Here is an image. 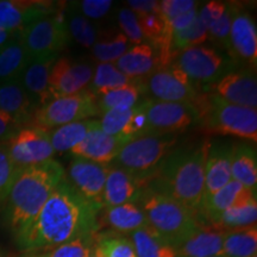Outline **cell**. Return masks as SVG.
<instances>
[{
  "label": "cell",
  "mask_w": 257,
  "mask_h": 257,
  "mask_svg": "<svg viewBox=\"0 0 257 257\" xmlns=\"http://www.w3.org/2000/svg\"><path fill=\"white\" fill-rule=\"evenodd\" d=\"M134 107L114 108V110H110L102 113L101 119L99 121L101 130L110 136L123 137L125 128H126L128 121L131 119V115L134 113Z\"/></svg>",
  "instance_id": "ab89813d"
},
{
  "label": "cell",
  "mask_w": 257,
  "mask_h": 257,
  "mask_svg": "<svg viewBox=\"0 0 257 257\" xmlns=\"http://www.w3.org/2000/svg\"><path fill=\"white\" fill-rule=\"evenodd\" d=\"M233 144L230 142H211L205 165L204 202L232 180L231 159Z\"/></svg>",
  "instance_id": "ffe728a7"
},
{
  "label": "cell",
  "mask_w": 257,
  "mask_h": 257,
  "mask_svg": "<svg viewBox=\"0 0 257 257\" xmlns=\"http://www.w3.org/2000/svg\"><path fill=\"white\" fill-rule=\"evenodd\" d=\"M210 143L205 140L191 147L175 148L150 176L147 188L200 214Z\"/></svg>",
  "instance_id": "7a4b0ae2"
},
{
  "label": "cell",
  "mask_w": 257,
  "mask_h": 257,
  "mask_svg": "<svg viewBox=\"0 0 257 257\" xmlns=\"http://www.w3.org/2000/svg\"><path fill=\"white\" fill-rule=\"evenodd\" d=\"M144 80H137L134 83L123 87L108 89L95 95L99 113L114 110V108H131L141 101V96L146 92Z\"/></svg>",
  "instance_id": "f1b7e54d"
},
{
  "label": "cell",
  "mask_w": 257,
  "mask_h": 257,
  "mask_svg": "<svg viewBox=\"0 0 257 257\" xmlns=\"http://www.w3.org/2000/svg\"><path fill=\"white\" fill-rule=\"evenodd\" d=\"M118 23L121 29V34L127 38L134 46L142 44L146 42L144 36L141 30L140 23H138V17L133 10L130 9H121L118 14Z\"/></svg>",
  "instance_id": "7bdbcfd3"
},
{
  "label": "cell",
  "mask_w": 257,
  "mask_h": 257,
  "mask_svg": "<svg viewBox=\"0 0 257 257\" xmlns=\"http://www.w3.org/2000/svg\"><path fill=\"white\" fill-rule=\"evenodd\" d=\"M149 134L178 135L197 121V111L192 104L167 102L146 99L142 100Z\"/></svg>",
  "instance_id": "30bf717a"
},
{
  "label": "cell",
  "mask_w": 257,
  "mask_h": 257,
  "mask_svg": "<svg viewBox=\"0 0 257 257\" xmlns=\"http://www.w3.org/2000/svg\"><path fill=\"white\" fill-rule=\"evenodd\" d=\"M0 257H5V256H4V253H3L2 251H0Z\"/></svg>",
  "instance_id": "db71d44e"
},
{
  "label": "cell",
  "mask_w": 257,
  "mask_h": 257,
  "mask_svg": "<svg viewBox=\"0 0 257 257\" xmlns=\"http://www.w3.org/2000/svg\"><path fill=\"white\" fill-rule=\"evenodd\" d=\"M252 257H257V253H256V255H253V256H252Z\"/></svg>",
  "instance_id": "9f6ffc18"
},
{
  "label": "cell",
  "mask_w": 257,
  "mask_h": 257,
  "mask_svg": "<svg viewBox=\"0 0 257 257\" xmlns=\"http://www.w3.org/2000/svg\"><path fill=\"white\" fill-rule=\"evenodd\" d=\"M94 248L100 257H137L128 237L119 233H95Z\"/></svg>",
  "instance_id": "e575fe53"
},
{
  "label": "cell",
  "mask_w": 257,
  "mask_h": 257,
  "mask_svg": "<svg viewBox=\"0 0 257 257\" xmlns=\"http://www.w3.org/2000/svg\"><path fill=\"white\" fill-rule=\"evenodd\" d=\"M19 128L22 127L11 115L0 110V144L9 142Z\"/></svg>",
  "instance_id": "7dc6e473"
},
{
  "label": "cell",
  "mask_w": 257,
  "mask_h": 257,
  "mask_svg": "<svg viewBox=\"0 0 257 257\" xmlns=\"http://www.w3.org/2000/svg\"><path fill=\"white\" fill-rule=\"evenodd\" d=\"M30 62V56L17 37L0 49V83L19 81L22 73Z\"/></svg>",
  "instance_id": "83f0119b"
},
{
  "label": "cell",
  "mask_w": 257,
  "mask_h": 257,
  "mask_svg": "<svg viewBox=\"0 0 257 257\" xmlns=\"http://www.w3.org/2000/svg\"><path fill=\"white\" fill-rule=\"evenodd\" d=\"M63 178V167L55 160L18 170L4 210L5 224L15 237L35 219Z\"/></svg>",
  "instance_id": "3957f363"
},
{
  "label": "cell",
  "mask_w": 257,
  "mask_h": 257,
  "mask_svg": "<svg viewBox=\"0 0 257 257\" xmlns=\"http://www.w3.org/2000/svg\"><path fill=\"white\" fill-rule=\"evenodd\" d=\"M101 208L81 197L64 176L35 219L15 239L23 251L34 253L95 233Z\"/></svg>",
  "instance_id": "6da1fadb"
},
{
  "label": "cell",
  "mask_w": 257,
  "mask_h": 257,
  "mask_svg": "<svg viewBox=\"0 0 257 257\" xmlns=\"http://www.w3.org/2000/svg\"><path fill=\"white\" fill-rule=\"evenodd\" d=\"M66 24L69 36H72L80 46L83 48L94 46L98 38V31L89 19L83 17L76 10H73L67 15Z\"/></svg>",
  "instance_id": "74e56055"
},
{
  "label": "cell",
  "mask_w": 257,
  "mask_h": 257,
  "mask_svg": "<svg viewBox=\"0 0 257 257\" xmlns=\"http://www.w3.org/2000/svg\"><path fill=\"white\" fill-rule=\"evenodd\" d=\"M69 37L66 19L57 11L32 22L19 31V38L30 60L59 55L68 44Z\"/></svg>",
  "instance_id": "ba28073f"
},
{
  "label": "cell",
  "mask_w": 257,
  "mask_h": 257,
  "mask_svg": "<svg viewBox=\"0 0 257 257\" xmlns=\"http://www.w3.org/2000/svg\"><path fill=\"white\" fill-rule=\"evenodd\" d=\"M130 140L121 136H110L101 130L99 120L93 121L92 127L81 142L70 150L76 159H83L100 165H111L121 147Z\"/></svg>",
  "instance_id": "9a60e30c"
},
{
  "label": "cell",
  "mask_w": 257,
  "mask_h": 257,
  "mask_svg": "<svg viewBox=\"0 0 257 257\" xmlns=\"http://www.w3.org/2000/svg\"><path fill=\"white\" fill-rule=\"evenodd\" d=\"M108 168V166L74 157L69 165L67 180L86 200L102 207V193Z\"/></svg>",
  "instance_id": "2e32d148"
},
{
  "label": "cell",
  "mask_w": 257,
  "mask_h": 257,
  "mask_svg": "<svg viewBox=\"0 0 257 257\" xmlns=\"http://www.w3.org/2000/svg\"><path fill=\"white\" fill-rule=\"evenodd\" d=\"M198 18V8L197 9H193L191 11L186 12V14H182L175 17L172 21L166 22L167 25H168L169 30L172 32L175 31H180V30H184V29L191 27V25L197 21Z\"/></svg>",
  "instance_id": "681fc988"
},
{
  "label": "cell",
  "mask_w": 257,
  "mask_h": 257,
  "mask_svg": "<svg viewBox=\"0 0 257 257\" xmlns=\"http://www.w3.org/2000/svg\"><path fill=\"white\" fill-rule=\"evenodd\" d=\"M19 34V31L17 32H10V31H2L0 30V49L3 47H5L9 42H11L14 38L17 37V35Z\"/></svg>",
  "instance_id": "f907efd6"
},
{
  "label": "cell",
  "mask_w": 257,
  "mask_h": 257,
  "mask_svg": "<svg viewBox=\"0 0 257 257\" xmlns=\"http://www.w3.org/2000/svg\"><path fill=\"white\" fill-rule=\"evenodd\" d=\"M213 93L231 104L257 107V81L252 70H231L214 83Z\"/></svg>",
  "instance_id": "ac0fdd59"
},
{
  "label": "cell",
  "mask_w": 257,
  "mask_h": 257,
  "mask_svg": "<svg viewBox=\"0 0 257 257\" xmlns=\"http://www.w3.org/2000/svg\"><path fill=\"white\" fill-rule=\"evenodd\" d=\"M229 54L234 60L242 62L250 70H255L257 64V30L251 16L239 5L234 4L231 22Z\"/></svg>",
  "instance_id": "5bb4252c"
},
{
  "label": "cell",
  "mask_w": 257,
  "mask_h": 257,
  "mask_svg": "<svg viewBox=\"0 0 257 257\" xmlns=\"http://www.w3.org/2000/svg\"><path fill=\"white\" fill-rule=\"evenodd\" d=\"M95 233L86 234L51 249L34 253H37L41 257H88L94 248Z\"/></svg>",
  "instance_id": "f35d334b"
},
{
  "label": "cell",
  "mask_w": 257,
  "mask_h": 257,
  "mask_svg": "<svg viewBox=\"0 0 257 257\" xmlns=\"http://www.w3.org/2000/svg\"><path fill=\"white\" fill-rule=\"evenodd\" d=\"M257 251L256 225L245 229L230 230L223 243L224 257H252Z\"/></svg>",
  "instance_id": "4dcf8cb0"
},
{
  "label": "cell",
  "mask_w": 257,
  "mask_h": 257,
  "mask_svg": "<svg viewBox=\"0 0 257 257\" xmlns=\"http://www.w3.org/2000/svg\"><path fill=\"white\" fill-rule=\"evenodd\" d=\"M231 176L245 188L256 191L257 154L256 148L249 143L233 144L231 159Z\"/></svg>",
  "instance_id": "484cf974"
},
{
  "label": "cell",
  "mask_w": 257,
  "mask_h": 257,
  "mask_svg": "<svg viewBox=\"0 0 257 257\" xmlns=\"http://www.w3.org/2000/svg\"><path fill=\"white\" fill-rule=\"evenodd\" d=\"M88 257H100L98 255V252H96V250H95V248H93V250H92V252L89 253L88 255Z\"/></svg>",
  "instance_id": "816d5d0a"
},
{
  "label": "cell",
  "mask_w": 257,
  "mask_h": 257,
  "mask_svg": "<svg viewBox=\"0 0 257 257\" xmlns=\"http://www.w3.org/2000/svg\"><path fill=\"white\" fill-rule=\"evenodd\" d=\"M227 9V4L224 2H210L205 4L198 11L199 19L202 22V24L208 29L212 24L216 23L221 16L225 14Z\"/></svg>",
  "instance_id": "bcb514c9"
},
{
  "label": "cell",
  "mask_w": 257,
  "mask_h": 257,
  "mask_svg": "<svg viewBox=\"0 0 257 257\" xmlns=\"http://www.w3.org/2000/svg\"><path fill=\"white\" fill-rule=\"evenodd\" d=\"M93 74L94 67L91 62H73L67 57L57 59L51 67L49 75L51 100L87 89Z\"/></svg>",
  "instance_id": "4fadbf2b"
},
{
  "label": "cell",
  "mask_w": 257,
  "mask_h": 257,
  "mask_svg": "<svg viewBox=\"0 0 257 257\" xmlns=\"http://www.w3.org/2000/svg\"><path fill=\"white\" fill-rule=\"evenodd\" d=\"M252 197H256V191L245 188L239 182L231 180L229 184L202 202L200 210L201 219L202 221L207 220L208 224H216L225 211Z\"/></svg>",
  "instance_id": "603a6c76"
},
{
  "label": "cell",
  "mask_w": 257,
  "mask_h": 257,
  "mask_svg": "<svg viewBox=\"0 0 257 257\" xmlns=\"http://www.w3.org/2000/svg\"><path fill=\"white\" fill-rule=\"evenodd\" d=\"M198 8L194 0H163L160 2V16L163 21L169 22L178 16Z\"/></svg>",
  "instance_id": "ee69618b"
},
{
  "label": "cell",
  "mask_w": 257,
  "mask_h": 257,
  "mask_svg": "<svg viewBox=\"0 0 257 257\" xmlns=\"http://www.w3.org/2000/svg\"><path fill=\"white\" fill-rule=\"evenodd\" d=\"M256 220L257 200L256 197H252L233 205L229 210L225 211L216 224L218 226L230 231L253 226L256 225Z\"/></svg>",
  "instance_id": "1f68e13d"
},
{
  "label": "cell",
  "mask_w": 257,
  "mask_h": 257,
  "mask_svg": "<svg viewBox=\"0 0 257 257\" xmlns=\"http://www.w3.org/2000/svg\"><path fill=\"white\" fill-rule=\"evenodd\" d=\"M141 80V79H137ZM137 80L127 78L120 70H118L114 63H98L94 68L92 81L89 83L88 88L93 94L96 95L99 93L123 87L134 83Z\"/></svg>",
  "instance_id": "836d02e7"
},
{
  "label": "cell",
  "mask_w": 257,
  "mask_h": 257,
  "mask_svg": "<svg viewBox=\"0 0 257 257\" xmlns=\"http://www.w3.org/2000/svg\"><path fill=\"white\" fill-rule=\"evenodd\" d=\"M147 185L146 179L138 178L118 167H110L102 193V207L136 202Z\"/></svg>",
  "instance_id": "d6986e66"
},
{
  "label": "cell",
  "mask_w": 257,
  "mask_h": 257,
  "mask_svg": "<svg viewBox=\"0 0 257 257\" xmlns=\"http://www.w3.org/2000/svg\"><path fill=\"white\" fill-rule=\"evenodd\" d=\"M207 40V29L202 24V22L199 19L198 16L197 21L191 27L186 28L184 30L172 32V36H170V48H172L173 54L176 57L181 51L193 47L202 46Z\"/></svg>",
  "instance_id": "d590c367"
},
{
  "label": "cell",
  "mask_w": 257,
  "mask_h": 257,
  "mask_svg": "<svg viewBox=\"0 0 257 257\" xmlns=\"http://www.w3.org/2000/svg\"><path fill=\"white\" fill-rule=\"evenodd\" d=\"M131 43L121 32L105 41H96L92 47V55L99 63H115L126 51Z\"/></svg>",
  "instance_id": "8d00e7d4"
},
{
  "label": "cell",
  "mask_w": 257,
  "mask_h": 257,
  "mask_svg": "<svg viewBox=\"0 0 257 257\" xmlns=\"http://www.w3.org/2000/svg\"><path fill=\"white\" fill-rule=\"evenodd\" d=\"M136 204L143 211L148 225L175 249L204 224L197 212L147 187Z\"/></svg>",
  "instance_id": "5b68a950"
},
{
  "label": "cell",
  "mask_w": 257,
  "mask_h": 257,
  "mask_svg": "<svg viewBox=\"0 0 257 257\" xmlns=\"http://www.w3.org/2000/svg\"><path fill=\"white\" fill-rule=\"evenodd\" d=\"M59 55H51L40 59H32L24 72L22 73L19 82L36 106V110L51 100L49 93V75L53 64Z\"/></svg>",
  "instance_id": "7402d4cb"
},
{
  "label": "cell",
  "mask_w": 257,
  "mask_h": 257,
  "mask_svg": "<svg viewBox=\"0 0 257 257\" xmlns=\"http://www.w3.org/2000/svg\"><path fill=\"white\" fill-rule=\"evenodd\" d=\"M99 114L95 95L89 89H83L76 94L53 99L38 107L31 124L32 126L49 131L50 128L69 123L88 120Z\"/></svg>",
  "instance_id": "52a82bcc"
},
{
  "label": "cell",
  "mask_w": 257,
  "mask_h": 257,
  "mask_svg": "<svg viewBox=\"0 0 257 257\" xmlns=\"http://www.w3.org/2000/svg\"><path fill=\"white\" fill-rule=\"evenodd\" d=\"M146 88L156 100L167 102H186L193 105L200 94L195 83L175 62L149 75Z\"/></svg>",
  "instance_id": "7c38bea8"
},
{
  "label": "cell",
  "mask_w": 257,
  "mask_h": 257,
  "mask_svg": "<svg viewBox=\"0 0 257 257\" xmlns=\"http://www.w3.org/2000/svg\"><path fill=\"white\" fill-rule=\"evenodd\" d=\"M137 257H178L176 249L149 225L130 233Z\"/></svg>",
  "instance_id": "f546056e"
},
{
  "label": "cell",
  "mask_w": 257,
  "mask_h": 257,
  "mask_svg": "<svg viewBox=\"0 0 257 257\" xmlns=\"http://www.w3.org/2000/svg\"><path fill=\"white\" fill-rule=\"evenodd\" d=\"M53 2L0 0V30L17 32L44 16L55 14Z\"/></svg>",
  "instance_id": "e0dca14e"
},
{
  "label": "cell",
  "mask_w": 257,
  "mask_h": 257,
  "mask_svg": "<svg viewBox=\"0 0 257 257\" xmlns=\"http://www.w3.org/2000/svg\"><path fill=\"white\" fill-rule=\"evenodd\" d=\"M194 83H216L233 70V60L206 46L193 47L179 54L175 62Z\"/></svg>",
  "instance_id": "9c48e42d"
},
{
  "label": "cell",
  "mask_w": 257,
  "mask_h": 257,
  "mask_svg": "<svg viewBox=\"0 0 257 257\" xmlns=\"http://www.w3.org/2000/svg\"><path fill=\"white\" fill-rule=\"evenodd\" d=\"M80 14L87 19H100L108 14L113 2L110 0H82L78 3Z\"/></svg>",
  "instance_id": "f6af8a7d"
},
{
  "label": "cell",
  "mask_w": 257,
  "mask_h": 257,
  "mask_svg": "<svg viewBox=\"0 0 257 257\" xmlns=\"http://www.w3.org/2000/svg\"><path fill=\"white\" fill-rule=\"evenodd\" d=\"M5 144L12 162L19 169L53 160L55 154L50 142L49 131L32 125L19 128Z\"/></svg>",
  "instance_id": "8fae6325"
},
{
  "label": "cell",
  "mask_w": 257,
  "mask_h": 257,
  "mask_svg": "<svg viewBox=\"0 0 257 257\" xmlns=\"http://www.w3.org/2000/svg\"><path fill=\"white\" fill-rule=\"evenodd\" d=\"M178 135H146L121 147L112 166L149 181L160 163L176 148Z\"/></svg>",
  "instance_id": "8992f818"
},
{
  "label": "cell",
  "mask_w": 257,
  "mask_h": 257,
  "mask_svg": "<svg viewBox=\"0 0 257 257\" xmlns=\"http://www.w3.org/2000/svg\"><path fill=\"white\" fill-rule=\"evenodd\" d=\"M193 106L197 111V123L204 133L257 141L255 108L231 104L213 92L199 94Z\"/></svg>",
  "instance_id": "277c9868"
},
{
  "label": "cell",
  "mask_w": 257,
  "mask_h": 257,
  "mask_svg": "<svg viewBox=\"0 0 257 257\" xmlns=\"http://www.w3.org/2000/svg\"><path fill=\"white\" fill-rule=\"evenodd\" d=\"M23 257H41V256L37 255V253H27V255Z\"/></svg>",
  "instance_id": "f5cc1de1"
},
{
  "label": "cell",
  "mask_w": 257,
  "mask_h": 257,
  "mask_svg": "<svg viewBox=\"0 0 257 257\" xmlns=\"http://www.w3.org/2000/svg\"><path fill=\"white\" fill-rule=\"evenodd\" d=\"M234 11V4H227V9L225 14L218 19L216 23H213L207 29L208 38H211L214 43L220 46L225 49H229L230 30L231 22H232Z\"/></svg>",
  "instance_id": "b9f144b4"
},
{
  "label": "cell",
  "mask_w": 257,
  "mask_h": 257,
  "mask_svg": "<svg viewBox=\"0 0 257 257\" xmlns=\"http://www.w3.org/2000/svg\"><path fill=\"white\" fill-rule=\"evenodd\" d=\"M128 9L136 15H160V2L156 0H128Z\"/></svg>",
  "instance_id": "c3c4849f"
},
{
  "label": "cell",
  "mask_w": 257,
  "mask_h": 257,
  "mask_svg": "<svg viewBox=\"0 0 257 257\" xmlns=\"http://www.w3.org/2000/svg\"><path fill=\"white\" fill-rule=\"evenodd\" d=\"M214 257H224L223 255H220V256H214Z\"/></svg>",
  "instance_id": "11a10c76"
},
{
  "label": "cell",
  "mask_w": 257,
  "mask_h": 257,
  "mask_svg": "<svg viewBox=\"0 0 257 257\" xmlns=\"http://www.w3.org/2000/svg\"><path fill=\"white\" fill-rule=\"evenodd\" d=\"M94 120H81L69 123L54 128L49 133L50 142L55 153L70 152L76 144L81 142L92 127Z\"/></svg>",
  "instance_id": "d6a6232c"
},
{
  "label": "cell",
  "mask_w": 257,
  "mask_h": 257,
  "mask_svg": "<svg viewBox=\"0 0 257 257\" xmlns=\"http://www.w3.org/2000/svg\"><path fill=\"white\" fill-rule=\"evenodd\" d=\"M0 110L6 112L21 127L30 126L36 106L19 81L0 83Z\"/></svg>",
  "instance_id": "cb8c5ba5"
},
{
  "label": "cell",
  "mask_w": 257,
  "mask_h": 257,
  "mask_svg": "<svg viewBox=\"0 0 257 257\" xmlns=\"http://www.w3.org/2000/svg\"><path fill=\"white\" fill-rule=\"evenodd\" d=\"M118 70H120L127 78L144 80L160 69V61L156 50L153 46L144 42L130 48L117 62L114 63Z\"/></svg>",
  "instance_id": "d4e9b609"
},
{
  "label": "cell",
  "mask_w": 257,
  "mask_h": 257,
  "mask_svg": "<svg viewBox=\"0 0 257 257\" xmlns=\"http://www.w3.org/2000/svg\"><path fill=\"white\" fill-rule=\"evenodd\" d=\"M104 221L117 233H133L147 226V218L136 202L105 207Z\"/></svg>",
  "instance_id": "4316f807"
},
{
  "label": "cell",
  "mask_w": 257,
  "mask_h": 257,
  "mask_svg": "<svg viewBox=\"0 0 257 257\" xmlns=\"http://www.w3.org/2000/svg\"><path fill=\"white\" fill-rule=\"evenodd\" d=\"M227 230L217 224H201L176 248L178 257H214L223 255Z\"/></svg>",
  "instance_id": "44dd1931"
},
{
  "label": "cell",
  "mask_w": 257,
  "mask_h": 257,
  "mask_svg": "<svg viewBox=\"0 0 257 257\" xmlns=\"http://www.w3.org/2000/svg\"><path fill=\"white\" fill-rule=\"evenodd\" d=\"M18 170L9 155L6 144H0V205L8 198Z\"/></svg>",
  "instance_id": "60d3db41"
}]
</instances>
